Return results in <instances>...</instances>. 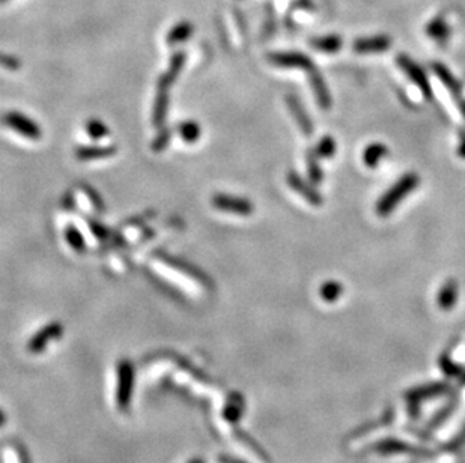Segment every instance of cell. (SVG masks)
Returning a JSON list of instances; mask_svg holds the SVG:
<instances>
[{
    "mask_svg": "<svg viewBox=\"0 0 465 463\" xmlns=\"http://www.w3.org/2000/svg\"><path fill=\"white\" fill-rule=\"evenodd\" d=\"M420 184V179L416 173H406L396 184L388 189L386 194L381 196L377 203V212L381 217H387L392 214L406 196H410Z\"/></svg>",
    "mask_w": 465,
    "mask_h": 463,
    "instance_id": "1",
    "label": "cell"
},
{
    "mask_svg": "<svg viewBox=\"0 0 465 463\" xmlns=\"http://www.w3.org/2000/svg\"><path fill=\"white\" fill-rule=\"evenodd\" d=\"M396 62H397V65H399V68L405 72V76L408 77L414 83V85L419 88V90L423 94V96H425L426 99H433L434 90H433V86H431V83L426 77L425 71H423L420 66L406 54L397 56Z\"/></svg>",
    "mask_w": 465,
    "mask_h": 463,
    "instance_id": "2",
    "label": "cell"
},
{
    "mask_svg": "<svg viewBox=\"0 0 465 463\" xmlns=\"http://www.w3.org/2000/svg\"><path fill=\"white\" fill-rule=\"evenodd\" d=\"M2 123L5 127L19 132L20 136L26 137L29 140H39L41 138V128L37 122L29 119L19 112H8L2 116Z\"/></svg>",
    "mask_w": 465,
    "mask_h": 463,
    "instance_id": "3",
    "label": "cell"
},
{
    "mask_svg": "<svg viewBox=\"0 0 465 463\" xmlns=\"http://www.w3.org/2000/svg\"><path fill=\"white\" fill-rule=\"evenodd\" d=\"M214 208L223 212H230L237 215H250L253 212V203H250L247 198L234 197L228 194H215L212 197Z\"/></svg>",
    "mask_w": 465,
    "mask_h": 463,
    "instance_id": "4",
    "label": "cell"
},
{
    "mask_svg": "<svg viewBox=\"0 0 465 463\" xmlns=\"http://www.w3.org/2000/svg\"><path fill=\"white\" fill-rule=\"evenodd\" d=\"M268 61L273 65L281 66V68H300V70H306L307 72L315 68V65L309 57L303 53H295V52L273 53L268 56Z\"/></svg>",
    "mask_w": 465,
    "mask_h": 463,
    "instance_id": "5",
    "label": "cell"
},
{
    "mask_svg": "<svg viewBox=\"0 0 465 463\" xmlns=\"http://www.w3.org/2000/svg\"><path fill=\"white\" fill-rule=\"evenodd\" d=\"M288 184L289 187L294 189L295 193L300 194L304 200L309 202L313 206H319L322 205V196L319 194V192L317 188L313 187V184H309V182H306L300 175H297L295 172H289L288 173Z\"/></svg>",
    "mask_w": 465,
    "mask_h": 463,
    "instance_id": "6",
    "label": "cell"
},
{
    "mask_svg": "<svg viewBox=\"0 0 465 463\" xmlns=\"http://www.w3.org/2000/svg\"><path fill=\"white\" fill-rule=\"evenodd\" d=\"M392 47V38L388 35H377L369 38H359L354 43L353 48L359 54H375L384 53Z\"/></svg>",
    "mask_w": 465,
    "mask_h": 463,
    "instance_id": "7",
    "label": "cell"
},
{
    "mask_svg": "<svg viewBox=\"0 0 465 463\" xmlns=\"http://www.w3.org/2000/svg\"><path fill=\"white\" fill-rule=\"evenodd\" d=\"M286 103H288V107H289L290 113H293V116H294L297 125L300 127V130L303 131V134L306 137H310L313 134V130H315L313 128V122L310 121L309 114L306 113L303 104L300 101H298V98L294 96V95H289L286 98Z\"/></svg>",
    "mask_w": 465,
    "mask_h": 463,
    "instance_id": "8",
    "label": "cell"
},
{
    "mask_svg": "<svg viewBox=\"0 0 465 463\" xmlns=\"http://www.w3.org/2000/svg\"><path fill=\"white\" fill-rule=\"evenodd\" d=\"M62 325L61 324H50L46 328L39 331L37 336H33V338L29 343V351L33 353H39L43 352L44 347L55 340V338L62 336Z\"/></svg>",
    "mask_w": 465,
    "mask_h": 463,
    "instance_id": "9",
    "label": "cell"
},
{
    "mask_svg": "<svg viewBox=\"0 0 465 463\" xmlns=\"http://www.w3.org/2000/svg\"><path fill=\"white\" fill-rule=\"evenodd\" d=\"M449 385L447 384H429L425 387H417V388H413L408 393H406V400L411 402V403H419L422 400H428L431 397H437V395H442L449 393Z\"/></svg>",
    "mask_w": 465,
    "mask_h": 463,
    "instance_id": "10",
    "label": "cell"
},
{
    "mask_svg": "<svg viewBox=\"0 0 465 463\" xmlns=\"http://www.w3.org/2000/svg\"><path fill=\"white\" fill-rule=\"evenodd\" d=\"M309 80H310V86L313 89V94L315 96H317V101L321 109H330L331 95L327 88L326 80H324V77L315 68L309 71Z\"/></svg>",
    "mask_w": 465,
    "mask_h": 463,
    "instance_id": "11",
    "label": "cell"
},
{
    "mask_svg": "<svg viewBox=\"0 0 465 463\" xmlns=\"http://www.w3.org/2000/svg\"><path fill=\"white\" fill-rule=\"evenodd\" d=\"M433 70L435 72V76L439 79V81H442L443 85L451 90V94L455 96V99L461 101V94H462L461 83L456 80V77L451 72V70L447 68L446 65H443L442 62H434Z\"/></svg>",
    "mask_w": 465,
    "mask_h": 463,
    "instance_id": "12",
    "label": "cell"
},
{
    "mask_svg": "<svg viewBox=\"0 0 465 463\" xmlns=\"http://www.w3.org/2000/svg\"><path fill=\"white\" fill-rule=\"evenodd\" d=\"M426 35L431 39H434L435 43L439 45H444L447 41H449L451 28H449V24H447V21L444 20V17L438 15L426 24Z\"/></svg>",
    "mask_w": 465,
    "mask_h": 463,
    "instance_id": "13",
    "label": "cell"
},
{
    "mask_svg": "<svg viewBox=\"0 0 465 463\" xmlns=\"http://www.w3.org/2000/svg\"><path fill=\"white\" fill-rule=\"evenodd\" d=\"M119 390H118V403L121 407H127L130 391L132 390V367L130 364H122L119 369Z\"/></svg>",
    "mask_w": 465,
    "mask_h": 463,
    "instance_id": "14",
    "label": "cell"
},
{
    "mask_svg": "<svg viewBox=\"0 0 465 463\" xmlns=\"http://www.w3.org/2000/svg\"><path fill=\"white\" fill-rule=\"evenodd\" d=\"M373 451H378L381 454H397V453H422L416 446H413L399 440H384L373 445Z\"/></svg>",
    "mask_w": 465,
    "mask_h": 463,
    "instance_id": "15",
    "label": "cell"
},
{
    "mask_svg": "<svg viewBox=\"0 0 465 463\" xmlns=\"http://www.w3.org/2000/svg\"><path fill=\"white\" fill-rule=\"evenodd\" d=\"M456 301H458V285H456L453 280H449L442 289H439L437 296L438 307L442 310H452Z\"/></svg>",
    "mask_w": 465,
    "mask_h": 463,
    "instance_id": "16",
    "label": "cell"
},
{
    "mask_svg": "<svg viewBox=\"0 0 465 463\" xmlns=\"http://www.w3.org/2000/svg\"><path fill=\"white\" fill-rule=\"evenodd\" d=\"M115 154H116L115 146H81L76 151L77 158L81 161L101 160Z\"/></svg>",
    "mask_w": 465,
    "mask_h": 463,
    "instance_id": "17",
    "label": "cell"
},
{
    "mask_svg": "<svg viewBox=\"0 0 465 463\" xmlns=\"http://www.w3.org/2000/svg\"><path fill=\"white\" fill-rule=\"evenodd\" d=\"M344 41L339 35H327V37H318L310 41V45L321 53L333 54L337 53L342 48Z\"/></svg>",
    "mask_w": 465,
    "mask_h": 463,
    "instance_id": "18",
    "label": "cell"
},
{
    "mask_svg": "<svg viewBox=\"0 0 465 463\" xmlns=\"http://www.w3.org/2000/svg\"><path fill=\"white\" fill-rule=\"evenodd\" d=\"M387 154H388V149H387L386 145H383V143H372L366 149H364L363 161H364V164L368 165V167L373 169V167H377V165L379 164V161L383 160Z\"/></svg>",
    "mask_w": 465,
    "mask_h": 463,
    "instance_id": "19",
    "label": "cell"
},
{
    "mask_svg": "<svg viewBox=\"0 0 465 463\" xmlns=\"http://www.w3.org/2000/svg\"><path fill=\"white\" fill-rule=\"evenodd\" d=\"M193 30H195L193 24H190L188 21H181L170 29L166 41H168V44L170 45L184 43V41L188 39L190 35H193Z\"/></svg>",
    "mask_w": 465,
    "mask_h": 463,
    "instance_id": "20",
    "label": "cell"
},
{
    "mask_svg": "<svg viewBox=\"0 0 465 463\" xmlns=\"http://www.w3.org/2000/svg\"><path fill=\"white\" fill-rule=\"evenodd\" d=\"M168 104H169L168 90L159 89L155 107H154V125H161L163 123L166 118V112H168Z\"/></svg>",
    "mask_w": 465,
    "mask_h": 463,
    "instance_id": "21",
    "label": "cell"
},
{
    "mask_svg": "<svg viewBox=\"0 0 465 463\" xmlns=\"http://www.w3.org/2000/svg\"><path fill=\"white\" fill-rule=\"evenodd\" d=\"M344 292V287L337 281H327V283H324L319 289V295L324 301L327 302H335L337 301L340 295Z\"/></svg>",
    "mask_w": 465,
    "mask_h": 463,
    "instance_id": "22",
    "label": "cell"
},
{
    "mask_svg": "<svg viewBox=\"0 0 465 463\" xmlns=\"http://www.w3.org/2000/svg\"><path fill=\"white\" fill-rule=\"evenodd\" d=\"M178 131L182 140L187 143H195L196 140L201 137V127H199L195 121H186L184 123H181L178 127Z\"/></svg>",
    "mask_w": 465,
    "mask_h": 463,
    "instance_id": "23",
    "label": "cell"
},
{
    "mask_svg": "<svg viewBox=\"0 0 465 463\" xmlns=\"http://www.w3.org/2000/svg\"><path fill=\"white\" fill-rule=\"evenodd\" d=\"M313 152L317 154L318 158H331V156H333L336 154V142H335V138L333 137H330V136H326V137H322L318 145L315 146L313 149Z\"/></svg>",
    "mask_w": 465,
    "mask_h": 463,
    "instance_id": "24",
    "label": "cell"
},
{
    "mask_svg": "<svg viewBox=\"0 0 465 463\" xmlns=\"http://www.w3.org/2000/svg\"><path fill=\"white\" fill-rule=\"evenodd\" d=\"M307 172H309V179L312 184H319L324 178V173L318 164V156L313 151L307 154Z\"/></svg>",
    "mask_w": 465,
    "mask_h": 463,
    "instance_id": "25",
    "label": "cell"
},
{
    "mask_svg": "<svg viewBox=\"0 0 465 463\" xmlns=\"http://www.w3.org/2000/svg\"><path fill=\"white\" fill-rule=\"evenodd\" d=\"M65 238H66V243H68L71 245V248H74L76 251L85 250V238H83V235L80 234V230L76 226L66 227Z\"/></svg>",
    "mask_w": 465,
    "mask_h": 463,
    "instance_id": "26",
    "label": "cell"
},
{
    "mask_svg": "<svg viewBox=\"0 0 465 463\" xmlns=\"http://www.w3.org/2000/svg\"><path fill=\"white\" fill-rule=\"evenodd\" d=\"M86 131H88V134L95 140H99L109 134V128H107L104 123L98 119H90L86 123Z\"/></svg>",
    "mask_w": 465,
    "mask_h": 463,
    "instance_id": "27",
    "label": "cell"
},
{
    "mask_svg": "<svg viewBox=\"0 0 465 463\" xmlns=\"http://www.w3.org/2000/svg\"><path fill=\"white\" fill-rule=\"evenodd\" d=\"M439 367L444 371L446 375L449 376H461V367L456 366V364L447 357V355H443L442 360H439Z\"/></svg>",
    "mask_w": 465,
    "mask_h": 463,
    "instance_id": "28",
    "label": "cell"
},
{
    "mask_svg": "<svg viewBox=\"0 0 465 463\" xmlns=\"http://www.w3.org/2000/svg\"><path fill=\"white\" fill-rule=\"evenodd\" d=\"M169 140H170V132L168 131V132H161V134L159 136V137H157L155 140H154V143H152V149H154V151H161V149L163 147H166V146H168V143H169Z\"/></svg>",
    "mask_w": 465,
    "mask_h": 463,
    "instance_id": "29",
    "label": "cell"
},
{
    "mask_svg": "<svg viewBox=\"0 0 465 463\" xmlns=\"http://www.w3.org/2000/svg\"><path fill=\"white\" fill-rule=\"evenodd\" d=\"M452 409H453V404H451V407H447L446 409H443L442 412H439L438 413V415L433 420V421H431V424H429V427H433V429H435V427H438L439 424H442V423H444V420L447 418V417H449L451 415V413H452Z\"/></svg>",
    "mask_w": 465,
    "mask_h": 463,
    "instance_id": "30",
    "label": "cell"
},
{
    "mask_svg": "<svg viewBox=\"0 0 465 463\" xmlns=\"http://www.w3.org/2000/svg\"><path fill=\"white\" fill-rule=\"evenodd\" d=\"M0 65L5 66L8 70H17L20 66V63L17 62V59L11 56H6V54H0Z\"/></svg>",
    "mask_w": 465,
    "mask_h": 463,
    "instance_id": "31",
    "label": "cell"
},
{
    "mask_svg": "<svg viewBox=\"0 0 465 463\" xmlns=\"http://www.w3.org/2000/svg\"><path fill=\"white\" fill-rule=\"evenodd\" d=\"M458 154L462 156V158H465V131H461V134H459Z\"/></svg>",
    "mask_w": 465,
    "mask_h": 463,
    "instance_id": "32",
    "label": "cell"
},
{
    "mask_svg": "<svg viewBox=\"0 0 465 463\" xmlns=\"http://www.w3.org/2000/svg\"><path fill=\"white\" fill-rule=\"evenodd\" d=\"M5 424V415L2 413V411H0V427H2Z\"/></svg>",
    "mask_w": 465,
    "mask_h": 463,
    "instance_id": "33",
    "label": "cell"
},
{
    "mask_svg": "<svg viewBox=\"0 0 465 463\" xmlns=\"http://www.w3.org/2000/svg\"><path fill=\"white\" fill-rule=\"evenodd\" d=\"M190 463H202L201 460H193V462H190Z\"/></svg>",
    "mask_w": 465,
    "mask_h": 463,
    "instance_id": "34",
    "label": "cell"
},
{
    "mask_svg": "<svg viewBox=\"0 0 465 463\" xmlns=\"http://www.w3.org/2000/svg\"><path fill=\"white\" fill-rule=\"evenodd\" d=\"M6 2V0H0V3H5Z\"/></svg>",
    "mask_w": 465,
    "mask_h": 463,
    "instance_id": "35",
    "label": "cell"
}]
</instances>
